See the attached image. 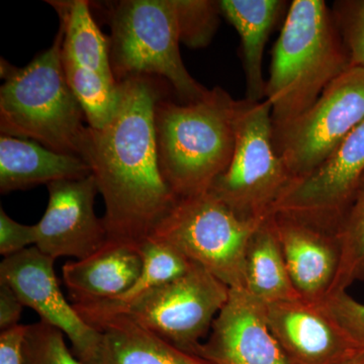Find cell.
<instances>
[{
	"label": "cell",
	"instance_id": "cell-1",
	"mask_svg": "<svg viewBox=\"0 0 364 364\" xmlns=\"http://www.w3.org/2000/svg\"><path fill=\"white\" fill-rule=\"evenodd\" d=\"M119 83L116 116L102 130L87 126L80 157L104 198L107 241L140 249L178 198L158 162L154 116L161 86L148 76Z\"/></svg>",
	"mask_w": 364,
	"mask_h": 364
},
{
	"label": "cell",
	"instance_id": "cell-2",
	"mask_svg": "<svg viewBox=\"0 0 364 364\" xmlns=\"http://www.w3.org/2000/svg\"><path fill=\"white\" fill-rule=\"evenodd\" d=\"M241 100L221 87L191 102L163 97L155 107L158 162L178 200L203 195L229 166L236 144Z\"/></svg>",
	"mask_w": 364,
	"mask_h": 364
},
{
	"label": "cell",
	"instance_id": "cell-3",
	"mask_svg": "<svg viewBox=\"0 0 364 364\" xmlns=\"http://www.w3.org/2000/svg\"><path fill=\"white\" fill-rule=\"evenodd\" d=\"M350 67L332 9L323 0H294L273 48L265 86L274 133L309 111Z\"/></svg>",
	"mask_w": 364,
	"mask_h": 364
},
{
	"label": "cell",
	"instance_id": "cell-4",
	"mask_svg": "<svg viewBox=\"0 0 364 364\" xmlns=\"http://www.w3.org/2000/svg\"><path fill=\"white\" fill-rule=\"evenodd\" d=\"M63 28L49 49L23 68L1 62V135L39 143L80 157L87 127L82 109L67 82L62 64Z\"/></svg>",
	"mask_w": 364,
	"mask_h": 364
},
{
	"label": "cell",
	"instance_id": "cell-5",
	"mask_svg": "<svg viewBox=\"0 0 364 364\" xmlns=\"http://www.w3.org/2000/svg\"><path fill=\"white\" fill-rule=\"evenodd\" d=\"M109 40L112 73L117 82L134 77H161L182 102L207 95L184 66L179 51L176 0H124L112 6Z\"/></svg>",
	"mask_w": 364,
	"mask_h": 364
},
{
	"label": "cell",
	"instance_id": "cell-6",
	"mask_svg": "<svg viewBox=\"0 0 364 364\" xmlns=\"http://www.w3.org/2000/svg\"><path fill=\"white\" fill-rule=\"evenodd\" d=\"M293 181L275 146L270 105L241 100L233 157L208 191L240 219L258 223L273 214Z\"/></svg>",
	"mask_w": 364,
	"mask_h": 364
},
{
	"label": "cell",
	"instance_id": "cell-7",
	"mask_svg": "<svg viewBox=\"0 0 364 364\" xmlns=\"http://www.w3.org/2000/svg\"><path fill=\"white\" fill-rule=\"evenodd\" d=\"M261 222L244 221L208 191L177 200L150 239L176 249L229 289H246V249Z\"/></svg>",
	"mask_w": 364,
	"mask_h": 364
},
{
	"label": "cell",
	"instance_id": "cell-8",
	"mask_svg": "<svg viewBox=\"0 0 364 364\" xmlns=\"http://www.w3.org/2000/svg\"><path fill=\"white\" fill-rule=\"evenodd\" d=\"M229 293L226 284L191 263L181 277L146 294L119 315L131 318L177 348L198 355Z\"/></svg>",
	"mask_w": 364,
	"mask_h": 364
},
{
	"label": "cell",
	"instance_id": "cell-9",
	"mask_svg": "<svg viewBox=\"0 0 364 364\" xmlns=\"http://www.w3.org/2000/svg\"><path fill=\"white\" fill-rule=\"evenodd\" d=\"M363 121L364 68L350 67L309 111L274 133L275 146L294 181L317 169Z\"/></svg>",
	"mask_w": 364,
	"mask_h": 364
},
{
	"label": "cell",
	"instance_id": "cell-10",
	"mask_svg": "<svg viewBox=\"0 0 364 364\" xmlns=\"http://www.w3.org/2000/svg\"><path fill=\"white\" fill-rule=\"evenodd\" d=\"M54 259L36 246L4 258L0 282L11 287L41 321L69 339L74 355L85 364H100V332L85 322L60 289Z\"/></svg>",
	"mask_w": 364,
	"mask_h": 364
},
{
	"label": "cell",
	"instance_id": "cell-11",
	"mask_svg": "<svg viewBox=\"0 0 364 364\" xmlns=\"http://www.w3.org/2000/svg\"><path fill=\"white\" fill-rule=\"evenodd\" d=\"M363 178L364 121L317 169L291 184L274 212L291 213L338 228L363 188Z\"/></svg>",
	"mask_w": 364,
	"mask_h": 364
},
{
	"label": "cell",
	"instance_id": "cell-12",
	"mask_svg": "<svg viewBox=\"0 0 364 364\" xmlns=\"http://www.w3.org/2000/svg\"><path fill=\"white\" fill-rule=\"evenodd\" d=\"M49 203L37 227L36 247L53 259H83L107 243L104 219L95 214L100 193L95 176L48 184Z\"/></svg>",
	"mask_w": 364,
	"mask_h": 364
},
{
	"label": "cell",
	"instance_id": "cell-13",
	"mask_svg": "<svg viewBox=\"0 0 364 364\" xmlns=\"http://www.w3.org/2000/svg\"><path fill=\"white\" fill-rule=\"evenodd\" d=\"M296 293L321 304L332 293L341 263L337 228L287 212L272 215Z\"/></svg>",
	"mask_w": 364,
	"mask_h": 364
},
{
	"label": "cell",
	"instance_id": "cell-14",
	"mask_svg": "<svg viewBox=\"0 0 364 364\" xmlns=\"http://www.w3.org/2000/svg\"><path fill=\"white\" fill-rule=\"evenodd\" d=\"M198 355L210 364H291L270 331L264 304L246 289H230Z\"/></svg>",
	"mask_w": 364,
	"mask_h": 364
},
{
	"label": "cell",
	"instance_id": "cell-15",
	"mask_svg": "<svg viewBox=\"0 0 364 364\" xmlns=\"http://www.w3.org/2000/svg\"><path fill=\"white\" fill-rule=\"evenodd\" d=\"M264 309L270 331L291 364H337L361 350L320 304L299 298Z\"/></svg>",
	"mask_w": 364,
	"mask_h": 364
},
{
	"label": "cell",
	"instance_id": "cell-16",
	"mask_svg": "<svg viewBox=\"0 0 364 364\" xmlns=\"http://www.w3.org/2000/svg\"><path fill=\"white\" fill-rule=\"evenodd\" d=\"M142 268L140 249L107 241L88 257L67 262L62 275L73 304L95 303L128 291Z\"/></svg>",
	"mask_w": 364,
	"mask_h": 364
},
{
	"label": "cell",
	"instance_id": "cell-17",
	"mask_svg": "<svg viewBox=\"0 0 364 364\" xmlns=\"http://www.w3.org/2000/svg\"><path fill=\"white\" fill-rule=\"evenodd\" d=\"M90 176V166L81 157L55 152L26 139L0 136L1 193Z\"/></svg>",
	"mask_w": 364,
	"mask_h": 364
},
{
	"label": "cell",
	"instance_id": "cell-18",
	"mask_svg": "<svg viewBox=\"0 0 364 364\" xmlns=\"http://www.w3.org/2000/svg\"><path fill=\"white\" fill-rule=\"evenodd\" d=\"M222 16L240 36L242 58L249 102H262L265 86L262 73L263 54L270 33L286 7L279 0H221Z\"/></svg>",
	"mask_w": 364,
	"mask_h": 364
},
{
	"label": "cell",
	"instance_id": "cell-19",
	"mask_svg": "<svg viewBox=\"0 0 364 364\" xmlns=\"http://www.w3.org/2000/svg\"><path fill=\"white\" fill-rule=\"evenodd\" d=\"M100 332V364H210L177 348L127 316L109 318Z\"/></svg>",
	"mask_w": 364,
	"mask_h": 364
},
{
	"label": "cell",
	"instance_id": "cell-20",
	"mask_svg": "<svg viewBox=\"0 0 364 364\" xmlns=\"http://www.w3.org/2000/svg\"><path fill=\"white\" fill-rule=\"evenodd\" d=\"M140 253L143 259L142 272L128 291L105 301L72 304L91 327L97 329L105 321L123 313L146 294L181 277L191 265V261L177 252L176 249L152 239L141 246Z\"/></svg>",
	"mask_w": 364,
	"mask_h": 364
},
{
	"label": "cell",
	"instance_id": "cell-21",
	"mask_svg": "<svg viewBox=\"0 0 364 364\" xmlns=\"http://www.w3.org/2000/svg\"><path fill=\"white\" fill-rule=\"evenodd\" d=\"M245 274L246 291L264 305L301 298L291 282L272 215L258 225L249 239Z\"/></svg>",
	"mask_w": 364,
	"mask_h": 364
},
{
	"label": "cell",
	"instance_id": "cell-22",
	"mask_svg": "<svg viewBox=\"0 0 364 364\" xmlns=\"http://www.w3.org/2000/svg\"><path fill=\"white\" fill-rule=\"evenodd\" d=\"M51 4L63 28L62 55L83 68L116 79L112 70L109 40L93 20L90 2L74 0Z\"/></svg>",
	"mask_w": 364,
	"mask_h": 364
},
{
	"label": "cell",
	"instance_id": "cell-23",
	"mask_svg": "<svg viewBox=\"0 0 364 364\" xmlns=\"http://www.w3.org/2000/svg\"><path fill=\"white\" fill-rule=\"evenodd\" d=\"M67 82L82 109L88 127L102 130L116 116L122 100L121 85L97 71L74 63L62 55Z\"/></svg>",
	"mask_w": 364,
	"mask_h": 364
},
{
	"label": "cell",
	"instance_id": "cell-24",
	"mask_svg": "<svg viewBox=\"0 0 364 364\" xmlns=\"http://www.w3.org/2000/svg\"><path fill=\"white\" fill-rule=\"evenodd\" d=\"M341 263L332 293L347 291L352 284L364 280V186L339 222Z\"/></svg>",
	"mask_w": 364,
	"mask_h": 364
},
{
	"label": "cell",
	"instance_id": "cell-25",
	"mask_svg": "<svg viewBox=\"0 0 364 364\" xmlns=\"http://www.w3.org/2000/svg\"><path fill=\"white\" fill-rule=\"evenodd\" d=\"M176 6L181 42L193 49L207 47L219 26V1L176 0Z\"/></svg>",
	"mask_w": 364,
	"mask_h": 364
},
{
	"label": "cell",
	"instance_id": "cell-26",
	"mask_svg": "<svg viewBox=\"0 0 364 364\" xmlns=\"http://www.w3.org/2000/svg\"><path fill=\"white\" fill-rule=\"evenodd\" d=\"M64 336L42 321L28 326L23 342L25 364H85L68 348Z\"/></svg>",
	"mask_w": 364,
	"mask_h": 364
},
{
	"label": "cell",
	"instance_id": "cell-27",
	"mask_svg": "<svg viewBox=\"0 0 364 364\" xmlns=\"http://www.w3.org/2000/svg\"><path fill=\"white\" fill-rule=\"evenodd\" d=\"M351 67L364 68V0H341L332 9Z\"/></svg>",
	"mask_w": 364,
	"mask_h": 364
},
{
	"label": "cell",
	"instance_id": "cell-28",
	"mask_svg": "<svg viewBox=\"0 0 364 364\" xmlns=\"http://www.w3.org/2000/svg\"><path fill=\"white\" fill-rule=\"evenodd\" d=\"M320 305L356 346L364 350V304L352 298L347 291H340L330 294Z\"/></svg>",
	"mask_w": 364,
	"mask_h": 364
},
{
	"label": "cell",
	"instance_id": "cell-29",
	"mask_svg": "<svg viewBox=\"0 0 364 364\" xmlns=\"http://www.w3.org/2000/svg\"><path fill=\"white\" fill-rule=\"evenodd\" d=\"M37 227L36 225L21 224L14 221L0 208V254L4 258L14 255L36 245Z\"/></svg>",
	"mask_w": 364,
	"mask_h": 364
},
{
	"label": "cell",
	"instance_id": "cell-30",
	"mask_svg": "<svg viewBox=\"0 0 364 364\" xmlns=\"http://www.w3.org/2000/svg\"><path fill=\"white\" fill-rule=\"evenodd\" d=\"M28 326L18 325L0 334V364H25L23 342Z\"/></svg>",
	"mask_w": 364,
	"mask_h": 364
},
{
	"label": "cell",
	"instance_id": "cell-31",
	"mask_svg": "<svg viewBox=\"0 0 364 364\" xmlns=\"http://www.w3.org/2000/svg\"><path fill=\"white\" fill-rule=\"evenodd\" d=\"M23 306L16 291L6 284L0 282V331H9L21 325Z\"/></svg>",
	"mask_w": 364,
	"mask_h": 364
},
{
	"label": "cell",
	"instance_id": "cell-32",
	"mask_svg": "<svg viewBox=\"0 0 364 364\" xmlns=\"http://www.w3.org/2000/svg\"><path fill=\"white\" fill-rule=\"evenodd\" d=\"M337 364H364V350H359L351 358L345 359V360Z\"/></svg>",
	"mask_w": 364,
	"mask_h": 364
},
{
	"label": "cell",
	"instance_id": "cell-33",
	"mask_svg": "<svg viewBox=\"0 0 364 364\" xmlns=\"http://www.w3.org/2000/svg\"><path fill=\"white\" fill-rule=\"evenodd\" d=\"M363 186H364V178H363Z\"/></svg>",
	"mask_w": 364,
	"mask_h": 364
}]
</instances>
